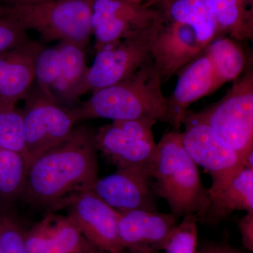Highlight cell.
Returning a JSON list of instances; mask_svg holds the SVG:
<instances>
[{
	"label": "cell",
	"mask_w": 253,
	"mask_h": 253,
	"mask_svg": "<svg viewBox=\"0 0 253 253\" xmlns=\"http://www.w3.org/2000/svg\"><path fill=\"white\" fill-rule=\"evenodd\" d=\"M179 219L172 214L134 211L120 214L118 229L123 247L129 253L162 251Z\"/></svg>",
	"instance_id": "cell-14"
},
{
	"label": "cell",
	"mask_w": 253,
	"mask_h": 253,
	"mask_svg": "<svg viewBox=\"0 0 253 253\" xmlns=\"http://www.w3.org/2000/svg\"><path fill=\"white\" fill-rule=\"evenodd\" d=\"M220 36L238 42L253 41V0H208Z\"/></svg>",
	"instance_id": "cell-22"
},
{
	"label": "cell",
	"mask_w": 253,
	"mask_h": 253,
	"mask_svg": "<svg viewBox=\"0 0 253 253\" xmlns=\"http://www.w3.org/2000/svg\"><path fill=\"white\" fill-rule=\"evenodd\" d=\"M159 73L149 61L131 77L93 91L73 108L77 122L104 118L113 121L148 119L168 123L167 97Z\"/></svg>",
	"instance_id": "cell-2"
},
{
	"label": "cell",
	"mask_w": 253,
	"mask_h": 253,
	"mask_svg": "<svg viewBox=\"0 0 253 253\" xmlns=\"http://www.w3.org/2000/svg\"><path fill=\"white\" fill-rule=\"evenodd\" d=\"M178 73L174 91L167 97L168 123L174 130L181 127L191 104L216 91L212 65L204 51Z\"/></svg>",
	"instance_id": "cell-15"
},
{
	"label": "cell",
	"mask_w": 253,
	"mask_h": 253,
	"mask_svg": "<svg viewBox=\"0 0 253 253\" xmlns=\"http://www.w3.org/2000/svg\"><path fill=\"white\" fill-rule=\"evenodd\" d=\"M0 148L21 155L26 161L22 110L0 107Z\"/></svg>",
	"instance_id": "cell-24"
},
{
	"label": "cell",
	"mask_w": 253,
	"mask_h": 253,
	"mask_svg": "<svg viewBox=\"0 0 253 253\" xmlns=\"http://www.w3.org/2000/svg\"><path fill=\"white\" fill-rule=\"evenodd\" d=\"M150 169L156 194L168 203L171 214L178 219L195 214L198 221L208 207V189L183 146L181 132L174 129L162 136Z\"/></svg>",
	"instance_id": "cell-3"
},
{
	"label": "cell",
	"mask_w": 253,
	"mask_h": 253,
	"mask_svg": "<svg viewBox=\"0 0 253 253\" xmlns=\"http://www.w3.org/2000/svg\"><path fill=\"white\" fill-rule=\"evenodd\" d=\"M91 9L96 51L153 27L162 16L159 9L131 0H92Z\"/></svg>",
	"instance_id": "cell-10"
},
{
	"label": "cell",
	"mask_w": 253,
	"mask_h": 253,
	"mask_svg": "<svg viewBox=\"0 0 253 253\" xmlns=\"http://www.w3.org/2000/svg\"><path fill=\"white\" fill-rule=\"evenodd\" d=\"M27 162L21 155L0 148V209L12 208L21 200Z\"/></svg>",
	"instance_id": "cell-23"
},
{
	"label": "cell",
	"mask_w": 253,
	"mask_h": 253,
	"mask_svg": "<svg viewBox=\"0 0 253 253\" xmlns=\"http://www.w3.org/2000/svg\"><path fill=\"white\" fill-rule=\"evenodd\" d=\"M26 231L12 208L0 209V253H27Z\"/></svg>",
	"instance_id": "cell-26"
},
{
	"label": "cell",
	"mask_w": 253,
	"mask_h": 253,
	"mask_svg": "<svg viewBox=\"0 0 253 253\" xmlns=\"http://www.w3.org/2000/svg\"><path fill=\"white\" fill-rule=\"evenodd\" d=\"M208 205L198 223L217 226L234 211L253 212V169L244 168L218 189H208Z\"/></svg>",
	"instance_id": "cell-17"
},
{
	"label": "cell",
	"mask_w": 253,
	"mask_h": 253,
	"mask_svg": "<svg viewBox=\"0 0 253 253\" xmlns=\"http://www.w3.org/2000/svg\"><path fill=\"white\" fill-rule=\"evenodd\" d=\"M24 99L22 111L28 167L33 158L65 140L78 122L73 108L46 96L37 85L31 88Z\"/></svg>",
	"instance_id": "cell-7"
},
{
	"label": "cell",
	"mask_w": 253,
	"mask_h": 253,
	"mask_svg": "<svg viewBox=\"0 0 253 253\" xmlns=\"http://www.w3.org/2000/svg\"><path fill=\"white\" fill-rule=\"evenodd\" d=\"M198 244L197 218L195 214H186L173 229L163 251L165 253H196Z\"/></svg>",
	"instance_id": "cell-27"
},
{
	"label": "cell",
	"mask_w": 253,
	"mask_h": 253,
	"mask_svg": "<svg viewBox=\"0 0 253 253\" xmlns=\"http://www.w3.org/2000/svg\"><path fill=\"white\" fill-rule=\"evenodd\" d=\"M241 236L243 247L250 253L253 252V212H246L236 221Z\"/></svg>",
	"instance_id": "cell-29"
},
{
	"label": "cell",
	"mask_w": 253,
	"mask_h": 253,
	"mask_svg": "<svg viewBox=\"0 0 253 253\" xmlns=\"http://www.w3.org/2000/svg\"><path fill=\"white\" fill-rule=\"evenodd\" d=\"M17 23L0 16V53L17 49L33 41Z\"/></svg>",
	"instance_id": "cell-28"
},
{
	"label": "cell",
	"mask_w": 253,
	"mask_h": 253,
	"mask_svg": "<svg viewBox=\"0 0 253 253\" xmlns=\"http://www.w3.org/2000/svg\"><path fill=\"white\" fill-rule=\"evenodd\" d=\"M152 120L113 121L93 131L95 148L117 169L151 167L156 143Z\"/></svg>",
	"instance_id": "cell-9"
},
{
	"label": "cell",
	"mask_w": 253,
	"mask_h": 253,
	"mask_svg": "<svg viewBox=\"0 0 253 253\" xmlns=\"http://www.w3.org/2000/svg\"><path fill=\"white\" fill-rule=\"evenodd\" d=\"M161 12L151 55L164 84L199 56L206 45L189 25L174 21Z\"/></svg>",
	"instance_id": "cell-13"
},
{
	"label": "cell",
	"mask_w": 253,
	"mask_h": 253,
	"mask_svg": "<svg viewBox=\"0 0 253 253\" xmlns=\"http://www.w3.org/2000/svg\"><path fill=\"white\" fill-rule=\"evenodd\" d=\"M131 1H135V2L139 3V4L144 5L145 6V4H146L147 0H131Z\"/></svg>",
	"instance_id": "cell-34"
},
{
	"label": "cell",
	"mask_w": 253,
	"mask_h": 253,
	"mask_svg": "<svg viewBox=\"0 0 253 253\" xmlns=\"http://www.w3.org/2000/svg\"><path fill=\"white\" fill-rule=\"evenodd\" d=\"M196 253H248L244 250L237 249L226 241H206L198 244Z\"/></svg>",
	"instance_id": "cell-30"
},
{
	"label": "cell",
	"mask_w": 253,
	"mask_h": 253,
	"mask_svg": "<svg viewBox=\"0 0 253 253\" xmlns=\"http://www.w3.org/2000/svg\"><path fill=\"white\" fill-rule=\"evenodd\" d=\"M212 65L215 89L235 81L246 71L248 58L239 42L218 36L204 49Z\"/></svg>",
	"instance_id": "cell-21"
},
{
	"label": "cell",
	"mask_w": 253,
	"mask_h": 253,
	"mask_svg": "<svg viewBox=\"0 0 253 253\" xmlns=\"http://www.w3.org/2000/svg\"><path fill=\"white\" fill-rule=\"evenodd\" d=\"M59 53L57 46H42L35 60V77L40 90L54 99L52 89L59 77Z\"/></svg>",
	"instance_id": "cell-25"
},
{
	"label": "cell",
	"mask_w": 253,
	"mask_h": 253,
	"mask_svg": "<svg viewBox=\"0 0 253 253\" xmlns=\"http://www.w3.org/2000/svg\"><path fill=\"white\" fill-rule=\"evenodd\" d=\"M103 251H100V250L96 249L94 246L88 243L84 247L73 253H101Z\"/></svg>",
	"instance_id": "cell-32"
},
{
	"label": "cell",
	"mask_w": 253,
	"mask_h": 253,
	"mask_svg": "<svg viewBox=\"0 0 253 253\" xmlns=\"http://www.w3.org/2000/svg\"><path fill=\"white\" fill-rule=\"evenodd\" d=\"M3 5L4 4H2V0H0V10H1V7H2L3 6Z\"/></svg>",
	"instance_id": "cell-35"
},
{
	"label": "cell",
	"mask_w": 253,
	"mask_h": 253,
	"mask_svg": "<svg viewBox=\"0 0 253 253\" xmlns=\"http://www.w3.org/2000/svg\"><path fill=\"white\" fill-rule=\"evenodd\" d=\"M93 131L76 126L62 142L33 158L28 165L21 201L52 211L69 195L90 189L99 178Z\"/></svg>",
	"instance_id": "cell-1"
},
{
	"label": "cell",
	"mask_w": 253,
	"mask_h": 253,
	"mask_svg": "<svg viewBox=\"0 0 253 253\" xmlns=\"http://www.w3.org/2000/svg\"><path fill=\"white\" fill-rule=\"evenodd\" d=\"M64 208L84 239L106 253H126L118 234L120 214L90 189L73 193L56 210Z\"/></svg>",
	"instance_id": "cell-11"
},
{
	"label": "cell",
	"mask_w": 253,
	"mask_h": 253,
	"mask_svg": "<svg viewBox=\"0 0 253 253\" xmlns=\"http://www.w3.org/2000/svg\"><path fill=\"white\" fill-rule=\"evenodd\" d=\"M151 167L117 169L98 178L90 190L118 214L134 211H157L158 196Z\"/></svg>",
	"instance_id": "cell-12"
},
{
	"label": "cell",
	"mask_w": 253,
	"mask_h": 253,
	"mask_svg": "<svg viewBox=\"0 0 253 253\" xmlns=\"http://www.w3.org/2000/svg\"><path fill=\"white\" fill-rule=\"evenodd\" d=\"M199 113L219 139L241 155L245 163L253 151V68L236 80L219 101Z\"/></svg>",
	"instance_id": "cell-5"
},
{
	"label": "cell",
	"mask_w": 253,
	"mask_h": 253,
	"mask_svg": "<svg viewBox=\"0 0 253 253\" xmlns=\"http://www.w3.org/2000/svg\"><path fill=\"white\" fill-rule=\"evenodd\" d=\"M164 1V0H147L146 1L145 6H153L154 5H157L161 3V1Z\"/></svg>",
	"instance_id": "cell-33"
},
{
	"label": "cell",
	"mask_w": 253,
	"mask_h": 253,
	"mask_svg": "<svg viewBox=\"0 0 253 253\" xmlns=\"http://www.w3.org/2000/svg\"><path fill=\"white\" fill-rule=\"evenodd\" d=\"M157 5L168 18L194 28L206 46L220 36L208 0H164Z\"/></svg>",
	"instance_id": "cell-20"
},
{
	"label": "cell",
	"mask_w": 253,
	"mask_h": 253,
	"mask_svg": "<svg viewBox=\"0 0 253 253\" xmlns=\"http://www.w3.org/2000/svg\"><path fill=\"white\" fill-rule=\"evenodd\" d=\"M59 53V73L52 89L58 103L66 107L76 106V91L87 70L85 49L73 42L61 41L57 44Z\"/></svg>",
	"instance_id": "cell-19"
},
{
	"label": "cell",
	"mask_w": 253,
	"mask_h": 253,
	"mask_svg": "<svg viewBox=\"0 0 253 253\" xmlns=\"http://www.w3.org/2000/svg\"><path fill=\"white\" fill-rule=\"evenodd\" d=\"M159 21L146 31L96 51L92 65L88 67L76 91L78 101L86 93L93 92L127 79L152 61L151 46Z\"/></svg>",
	"instance_id": "cell-6"
},
{
	"label": "cell",
	"mask_w": 253,
	"mask_h": 253,
	"mask_svg": "<svg viewBox=\"0 0 253 253\" xmlns=\"http://www.w3.org/2000/svg\"><path fill=\"white\" fill-rule=\"evenodd\" d=\"M106 253L102 252V253Z\"/></svg>",
	"instance_id": "cell-36"
},
{
	"label": "cell",
	"mask_w": 253,
	"mask_h": 253,
	"mask_svg": "<svg viewBox=\"0 0 253 253\" xmlns=\"http://www.w3.org/2000/svg\"><path fill=\"white\" fill-rule=\"evenodd\" d=\"M49 1H51V0H2V2L4 1V6H25L38 4Z\"/></svg>",
	"instance_id": "cell-31"
},
{
	"label": "cell",
	"mask_w": 253,
	"mask_h": 253,
	"mask_svg": "<svg viewBox=\"0 0 253 253\" xmlns=\"http://www.w3.org/2000/svg\"><path fill=\"white\" fill-rule=\"evenodd\" d=\"M27 253H73L87 244L68 215L51 212L25 235Z\"/></svg>",
	"instance_id": "cell-16"
},
{
	"label": "cell",
	"mask_w": 253,
	"mask_h": 253,
	"mask_svg": "<svg viewBox=\"0 0 253 253\" xmlns=\"http://www.w3.org/2000/svg\"><path fill=\"white\" fill-rule=\"evenodd\" d=\"M181 126H184L181 142L186 152L211 176L212 183L208 189L221 187L246 168L241 155L216 136L199 112L189 111Z\"/></svg>",
	"instance_id": "cell-8"
},
{
	"label": "cell",
	"mask_w": 253,
	"mask_h": 253,
	"mask_svg": "<svg viewBox=\"0 0 253 253\" xmlns=\"http://www.w3.org/2000/svg\"><path fill=\"white\" fill-rule=\"evenodd\" d=\"M42 46L33 40L21 47L8 51L0 72V107H16L30 91L35 77V60Z\"/></svg>",
	"instance_id": "cell-18"
},
{
	"label": "cell",
	"mask_w": 253,
	"mask_h": 253,
	"mask_svg": "<svg viewBox=\"0 0 253 253\" xmlns=\"http://www.w3.org/2000/svg\"><path fill=\"white\" fill-rule=\"evenodd\" d=\"M92 0H51L25 6L3 5L0 16L26 31H36L44 42L69 41L86 49L91 30Z\"/></svg>",
	"instance_id": "cell-4"
}]
</instances>
